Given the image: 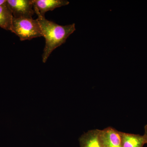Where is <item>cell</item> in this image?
Segmentation results:
<instances>
[{"instance_id": "obj_2", "label": "cell", "mask_w": 147, "mask_h": 147, "mask_svg": "<svg viewBox=\"0 0 147 147\" xmlns=\"http://www.w3.org/2000/svg\"><path fill=\"white\" fill-rule=\"evenodd\" d=\"M11 32L18 36L21 41L42 36L39 23L37 19L32 18L13 17Z\"/></svg>"}, {"instance_id": "obj_8", "label": "cell", "mask_w": 147, "mask_h": 147, "mask_svg": "<svg viewBox=\"0 0 147 147\" xmlns=\"http://www.w3.org/2000/svg\"><path fill=\"white\" fill-rule=\"evenodd\" d=\"M13 16L6 3L0 5V27L6 30H11Z\"/></svg>"}, {"instance_id": "obj_4", "label": "cell", "mask_w": 147, "mask_h": 147, "mask_svg": "<svg viewBox=\"0 0 147 147\" xmlns=\"http://www.w3.org/2000/svg\"><path fill=\"white\" fill-rule=\"evenodd\" d=\"M98 140L101 147H122L120 131L112 127L99 129Z\"/></svg>"}, {"instance_id": "obj_3", "label": "cell", "mask_w": 147, "mask_h": 147, "mask_svg": "<svg viewBox=\"0 0 147 147\" xmlns=\"http://www.w3.org/2000/svg\"><path fill=\"white\" fill-rule=\"evenodd\" d=\"M13 18H32L35 11L33 0H7Z\"/></svg>"}, {"instance_id": "obj_1", "label": "cell", "mask_w": 147, "mask_h": 147, "mask_svg": "<svg viewBox=\"0 0 147 147\" xmlns=\"http://www.w3.org/2000/svg\"><path fill=\"white\" fill-rule=\"evenodd\" d=\"M35 13L38 16L37 20L39 23L42 30V36L45 38V44L42 55V61L45 63L52 52L57 47L66 42L70 35L76 31L75 24L65 26L58 25L49 21L42 16L35 7Z\"/></svg>"}, {"instance_id": "obj_6", "label": "cell", "mask_w": 147, "mask_h": 147, "mask_svg": "<svg viewBox=\"0 0 147 147\" xmlns=\"http://www.w3.org/2000/svg\"><path fill=\"white\" fill-rule=\"evenodd\" d=\"M122 147H144L147 144L144 135L120 131Z\"/></svg>"}, {"instance_id": "obj_9", "label": "cell", "mask_w": 147, "mask_h": 147, "mask_svg": "<svg viewBox=\"0 0 147 147\" xmlns=\"http://www.w3.org/2000/svg\"><path fill=\"white\" fill-rule=\"evenodd\" d=\"M144 135L146 139L147 144V124L146 125L144 126Z\"/></svg>"}, {"instance_id": "obj_5", "label": "cell", "mask_w": 147, "mask_h": 147, "mask_svg": "<svg viewBox=\"0 0 147 147\" xmlns=\"http://www.w3.org/2000/svg\"><path fill=\"white\" fill-rule=\"evenodd\" d=\"M34 7L43 16L48 11H53L57 7L68 5L69 2L66 0H33Z\"/></svg>"}, {"instance_id": "obj_7", "label": "cell", "mask_w": 147, "mask_h": 147, "mask_svg": "<svg viewBox=\"0 0 147 147\" xmlns=\"http://www.w3.org/2000/svg\"><path fill=\"white\" fill-rule=\"evenodd\" d=\"M99 129L89 130L79 138L80 147H101L98 140Z\"/></svg>"}, {"instance_id": "obj_10", "label": "cell", "mask_w": 147, "mask_h": 147, "mask_svg": "<svg viewBox=\"0 0 147 147\" xmlns=\"http://www.w3.org/2000/svg\"><path fill=\"white\" fill-rule=\"evenodd\" d=\"M7 0H0V5L5 4L6 3Z\"/></svg>"}]
</instances>
